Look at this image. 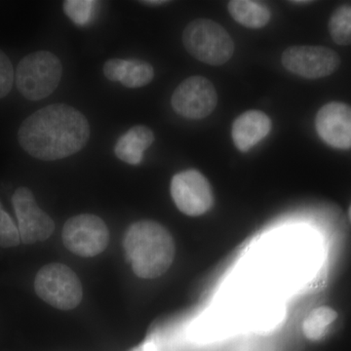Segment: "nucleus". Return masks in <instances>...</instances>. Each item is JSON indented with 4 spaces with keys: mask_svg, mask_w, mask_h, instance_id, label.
<instances>
[{
    "mask_svg": "<svg viewBox=\"0 0 351 351\" xmlns=\"http://www.w3.org/2000/svg\"><path fill=\"white\" fill-rule=\"evenodd\" d=\"M34 289L44 302L63 311L75 308L82 300L80 278L62 263H50L39 270L34 280Z\"/></svg>",
    "mask_w": 351,
    "mask_h": 351,
    "instance_id": "39448f33",
    "label": "nucleus"
},
{
    "mask_svg": "<svg viewBox=\"0 0 351 351\" xmlns=\"http://www.w3.org/2000/svg\"><path fill=\"white\" fill-rule=\"evenodd\" d=\"M171 195L182 213L191 217L207 213L214 203L211 184L199 171L178 173L171 181Z\"/></svg>",
    "mask_w": 351,
    "mask_h": 351,
    "instance_id": "0eeeda50",
    "label": "nucleus"
},
{
    "mask_svg": "<svg viewBox=\"0 0 351 351\" xmlns=\"http://www.w3.org/2000/svg\"><path fill=\"white\" fill-rule=\"evenodd\" d=\"M110 233L105 221L96 215L82 214L64 223L63 242L68 250L80 257L91 258L106 250Z\"/></svg>",
    "mask_w": 351,
    "mask_h": 351,
    "instance_id": "423d86ee",
    "label": "nucleus"
},
{
    "mask_svg": "<svg viewBox=\"0 0 351 351\" xmlns=\"http://www.w3.org/2000/svg\"><path fill=\"white\" fill-rule=\"evenodd\" d=\"M62 73L63 66L56 55L49 51H36L18 64L16 85L27 100H43L59 86Z\"/></svg>",
    "mask_w": 351,
    "mask_h": 351,
    "instance_id": "20e7f679",
    "label": "nucleus"
},
{
    "mask_svg": "<svg viewBox=\"0 0 351 351\" xmlns=\"http://www.w3.org/2000/svg\"><path fill=\"white\" fill-rule=\"evenodd\" d=\"M140 3L147 6H161L169 3V1H165V0H147V1H140Z\"/></svg>",
    "mask_w": 351,
    "mask_h": 351,
    "instance_id": "4be33fe9",
    "label": "nucleus"
},
{
    "mask_svg": "<svg viewBox=\"0 0 351 351\" xmlns=\"http://www.w3.org/2000/svg\"><path fill=\"white\" fill-rule=\"evenodd\" d=\"M127 261L136 276L156 278L165 274L175 257V244L167 228L154 221L129 226L123 241Z\"/></svg>",
    "mask_w": 351,
    "mask_h": 351,
    "instance_id": "f03ea898",
    "label": "nucleus"
},
{
    "mask_svg": "<svg viewBox=\"0 0 351 351\" xmlns=\"http://www.w3.org/2000/svg\"><path fill=\"white\" fill-rule=\"evenodd\" d=\"M14 69L9 58L0 50V99L9 94L13 87Z\"/></svg>",
    "mask_w": 351,
    "mask_h": 351,
    "instance_id": "aec40b11",
    "label": "nucleus"
},
{
    "mask_svg": "<svg viewBox=\"0 0 351 351\" xmlns=\"http://www.w3.org/2000/svg\"><path fill=\"white\" fill-rule=\"evenodd\" d=\"M90 138L89 122L71 106L55 104L40 108L23 122L18 138L29 156L40 160L66 158L82 151Z\"/></svg>",
    "mask_w": 351,
    "mask_h": 351,
    "instance_id": "f257e3e1",
    "label": "nucleus"
},
{
    "mask_svg": "<svg viewBox=\"0 0 351 351\" xmlns=\"http://www.w3.org/2000/svg\"><path fill=\"white\" fill-rule=\"evenodd\" d=\"M12 204L23 243L34 244L49 239L55 230L54 221L38 207L29 189L24 186L18 189L14 193Z\"/></svg>",
    "mask_w": 351,
    "mask_h": 351,
    "instance_id": "9d476101",
    "label": "nucleus"
},
{
    "mask_svg": "<svg viewBox=\"0 0 351 351\" xmlns=\"http://www.w3.org/2000/svg\"><path fill=\"white\" fill-rule=\"evenodd\" d=\"M290 3L299 4V5H304V4L311 3V1H290Z\"/></svg>",
    "mask_w": 351,
    "mask_h": 351,
    "instance_id": "5701e85b",
    "label": "nucleus"
},
{
    "mask_svg": "<svg viewBox=\"0 0 351 351\" xmlns=\"http://www.w3.org/2000/svg\"><path fill=\"white\" fill-rule=\"evenodd\" d=\"M154 77L151 64L138 59L127 60L125 73L121 84L127 88H138L149 84Z\"/></svg>",
    "mask_w": 351,
    "mask_h": 351,
    "instance_id": "f3484780",
    "label": "nucleus"
},
{
    "mask_svg": "<svg viewBox=\"0 0 351 351\" xmlns=\"http://www.w3.org/2000/svg\"><path fill=\"white\" fill-rule=\"evenodd\" d=\"M19 230L11 217L0 205V246L15 247L20 244Z\"/></svg>",
    "mask_w": 351,
    "mask_h": 351,
    "instance_id": "6ab92c4d",
    "label": "nucleus"
},
{
    "mask_svg": "<svg viewBox=\"0 0 351 351\" xmlns=\"http://www.w3.org/2000/svg\"><path fill=\"white\" fill-rule=\"evenodd\" d=\"M272 122L265 112L249 110L242 113L232 124V140L239 151L247 152L267 137Z\"/></svg>",
    "mask_w": 351,
    "mask_h": 351,
    "instance_id": "f8f14e48",
    "label": "nucleus"
},
{
    "mask_svg": "<svg viewBox=\"0 0 351 351\" xmlns=\"http://www.w3.org/2000/svg\"><path fill=\"white\" fill-rule=\"evenodd\" d=\"M127 60L110 59L104 64V75L113 82H121L125 73Z\"/></svg>",
    "mask_w": 351,
    "mask_h": 351,
    "instance_id": "412c9836",
    "label": "nucleus"
},
{
    "mask_svg": "<svg viewBox=\"0 0 351 351\" xmlns=\"http://www.w3.org/2000/svg\"><path fill=\"white\" fill-rule=\"evenodd\" d=\"M154 132L149 127H132L117 140L115 154L124 162L138 165L142 162L145 152L154 144Z\"/></svg>",
    "mask_w": 351,
    "mask_h": 351,
    "instance_id": "ddd939ff",
    "label": "nucleus"
},
{
    "mask_svg": "<svg viewBox=\"0 0 351 351\" xmlns=\"http://www.w3.org/2000/svg\"><path fill=\"white\" fill-rule=\"evenodd\" d=\"M228 9L235 22L249 29H262L271 18L269 7L254 0H232Z\"/></svg>",
    "mask_w": 351,
    "mask_h": 351,
    "instance_id": "4468645a",
    "label": "nucleus"
},
{
    "mask_svg": "<svg viewBox=\"0 0 351 351\" xmlns=\"http://www.w3.org/2000/svg\"><path fill=\"white\" fill-rule=\"evenodd\" d=\"M99 2L93 0H66L64 1V13L75 25H86L93 18Z\"/></svg>",
    "mask_w": 351,
    "mask_h": 351,
    "instance_id": "a211bd4d",
    "label": "nucleus"
},
{
    "mask_svg": "<svg viewBox=\"0 0 351 351\" xmlns=\"http://www.w3.org/2000/svg\"><path fill=\"white\" fill-rule=\"evenodd\" d=\"M329 32L332 40L339 45L351 44V6H339L329 21Z\"/></svg>",
    "mask_w": 351,
    "mask_h": 351,
    "instance_id": "dca6fc26",
    "label": "nucleus"
},
{
    "mask_svg": "<svg viewBox=\"0 0 351 351\" xmlns=\"http://www.w3.org/2000/svg\"><path fill=\"white\" fill-rule=\"evenodd\" d=\"M184 48L195 59L221 66L232 59L234 43L225 27L210 19H196L182 32Z\"/></svg>",
    "mask_w": 351,
    "mask_h": 351,
    "instance_id": "7ed1b4c3",
    "label": "nucleus"
},
{
    "mask_svg": "<svg viewBox=\"0 0 351 351\" xmlns=\"http://www.w3.org/2000/svg\"><path fill=\"white\" fill-rule=\"evenodd\" d=\"M348 215H350V221H351V206L350 208V212H348Z\"/></svg>",
    "mask_w": 351,
    "mask_h": 351,
    "instance_id": "b1692460",
    "label": "nucleus"
},
{
    "mask_svg": "<svg viewBox=\"0 0 351 351\" xmlns=\"http://www.w3.org/2000/svg\"><path fill=\"white\" fill-rule=\"evenodd\" d=\"M171 104L178 114L189 119H202L214 112L218 94L209 80L193 75L176 88Z\"/></svg>",
    "mask_w": 351,
    "mask_h": 351,
    "instance_id": "6e6552de",
    "label": "nucleus"
},
{
    "mask_svg": "<svg viewBox=\"0 0 351 351\" xmlns=\"http://www.w3.org/2000/svg\"><path fill=\"white\" fill-rule=\"evenodd\" d=\"M318 135L334 149H351V107L332 101L320 108L315 119Z\"/></svg>",
    "mask_w": 351,
    "mask_h": 351,
    "instance_id": "9b49d317",
    "label": "nucleus"
},
{
    "mask_svg": "<svg viewBox=\"0 0 351 351\" xmlns=\"http://www.w3.org/2000/svg\"><path fill=\"white\" fill-rule=\"evenodd\" d=\"M337 318L338 313L332 307H318L311 311L302 323V332L309 341H321L326 337L330 326Z\"/></svg>",
    "mask_w": 351,
    "mask_h": 351,
    "instance_id": "2eb2a0df",
    "label": "nucleus"
},
{
    "mask_svg": "<svg viewBox=\"0 0 351 351\" xmlns=\"http://www.w3.org/2000/svg\"><path fill=\"white\" fill-rule=\"evenodd\" d=\"M284 68L307 80H317L332 75L339 69L338 53L323 46H292L284 51Z\"/></svg>",
    "mask_w": 351,
    "mask_h": 351,
    "instance_id": "1a4fd4ad",
    "label": "nucleus"
}]
</instances>
